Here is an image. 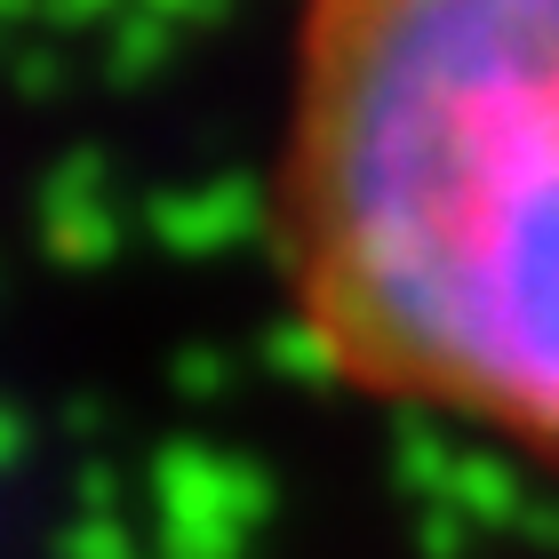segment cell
Instances as JSON below:
<instances>
[{
    "mask_svg": "<svg viewBox=\"0 0 559 559\" xmlns=\"http://www.w3.org/2000/svg\"><path fill=\"white\" fill-rule=\"evenodd\" d=\"M272 264L344 392L559 464V0H296Z\"/></svg>",
    "mask_w": 559,
    "mask_h": 559,
    "instance_id": "cell-1",
    "label": "cell"
}]
</instances>
